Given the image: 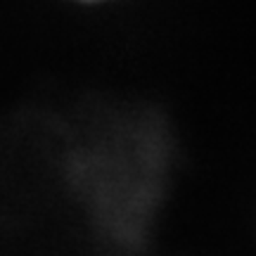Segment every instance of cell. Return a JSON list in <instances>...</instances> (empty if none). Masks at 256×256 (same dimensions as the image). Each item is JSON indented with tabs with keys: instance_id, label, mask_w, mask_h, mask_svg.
Masks as SVG:
<instances>
[{
	"instance_id": "cell-1",
	"label": "cell",
	"mask_w": 256,
	"mask_h": 256,
	"mask_svg": "<svg viewBox=\"0 0 256 256\" xmlns=\"http://www.w3.org/2000/svg\"><path fill=\"white\" fill-rule=\"evenodd\" d=\"M81 2H100V0H81Z\"/></svg>"
}]
</instances>
